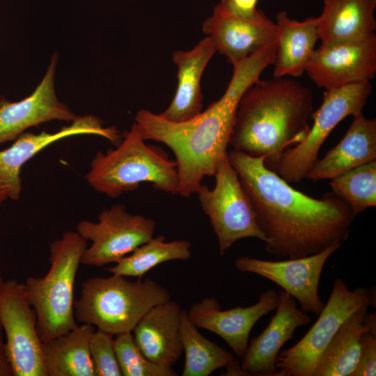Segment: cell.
<instances>
[{
    "label": "cell",
    "mask_w": 376,
    "mask_h": 376,
    "mask_svg": "<svg viewBox=\"0 0 376 376\" xmlns=\"http://www.w3.org/2000/svg\"><path fill=\"white\" fill-rule=\"evenodd\" d=\"M82 134L102 136L115 146L123 135L115 126L104 127V122L93 115L78 116L68 126L55 132L23 133L8 148L0 151V182L8 189V198L17 201L22 190V167L42 150L63 139Z\"/></svg>",
    "instance_id": "cell-14"
},
{
    "label": "cell",
    "mask_w": 376,
    "mask_h": 376,
    "mask_svg": "<svg viewBox=\"0 0 376 376\" xmlns=\"http://www.w3.org/2000/svg\"><path fill=\"white\" fill-rule=\"evenodd\" d=\"M58 56L52 54L45 73L33 91L17 102L0 95V145L24 131L52 120L71 123L78 116L57 97L55 76Z\"/></svg>",
    "instance_id": "cell-15"
},
{
    "label": "cell",
    "mask_w": 376,
    "mask_h": 376,
    "mask_svg": "<svg viewBox=\"0 0 376 376\" xmlns=\"http://www.w3.org/2000/svg\"><path fill=\"white\" fill-rule=\"evenodd\" d=\"M3 335L4 332L0 321V376H13Z\"/></svg>",
    "instance_id": "cell-33"
},
{
    "label": "cell",
    "mask_w": 376,
    "mask_h": 376,
    "mask_svg": "<svg viewBox=\"0 0 376 376\" xmlns=\"http://www.w3.org/2000/svg\"><path fill=\"white\" fill-rule=\"evenodd\" d=\"M180 333L185 359L182 376H208L216 370L229 369L236 361L228 351L201 334L181 310Z\"/></svg>",
    "instance_id": "cell-26"
},
{
    "label": "cell",
    "mask_w": 376,
    "mask_h": 376,
    "mask_svg": "<svg viewBox=\"0 0 376 376\" xmlns=\"http://www.w3.org/2000/svg\"><path fill=\"white\" fill-rule=\"evenodd\" d=\"M372 92L370 81L324 91L322 104L311 114L313 124L308 133L301 142L282 154L274 171L288 183H297L306 178L331 132L347 116L363 114Z\"/></svg>",
    "instance_id": "cell-8"
},
{
    "label": "cell",
    "mask_w": 376,
    "mask_h": 376,
    "mask_svg": "<svg viewBox=\"0 0 376 376\" xmlns=\"http://www.w3.org/2000/svg\"><path fill=\"white\" fill-rule=\"evenodd\" d=\"M113 345L122 375H178L172 367L159 365L148 359L136 344L132 332L116 335Z\"/></svg>",
    "instance_id": "cell-29"
},
{
    "label": "cell",
    "mask_w": 376,
    "mask_h": 376,
    "mask_svg": "<svg viewBox=\"0 0 376 376\" xmlns=\"http://www.w3.org/2000/svg\"><path fill=\"white\" fill-rule=\"evenodd\" d=\"M342 244H334L313 255L284 260L240 256L234 265L240 272L256 274L272 281L298 301L303 312L318 315L324 306L318 293L324 265Z\"/></svg>",
    "instance_id": "cell-12"
},
{
    "label": "cell",
    "mask_w": 376,
    "mask_h": 376,
    "mask_svg": "<svg viewBox=\"0 0 376 376\" xmlns=\"http://www.w3.org/2000/svg\"><path fill=\"white\" fill-rule=\"evenodd\" d=\"M216 52L209 36L189 51H175L172 60L178 66V84L173 99L161 113L173 123L189 120L202 111L201 81L203 73Z\"/></svg>",
    "instance_id": "cell-21"
},
{
    "label": "cell",
    "mask_w": 376,
    "mask_h": 376,
    "mask_svg": "<svg viewBox=\"0 0 376 376\" xmlns=\"http://www.w3.org/2000/svg\"><path fill=\"white\" fill-rule=\"evenodd\" d=\"M329 184L332 192L345 201L357 216L376 205V161L359 166Z\"/></svg>",
    "instance_id": "cell-28"
},
{
    "label": "cell",
    "mask_w": 376,
    "mask_h": 376,
    "mask_svg": "<svg viewBox=\"0 0 376 376\" xmlns=\"http://www.w3.org/2000/svg\"><path fill=\"white\" fill-rule=\"evenodd\" d=\"M87 247L77 231H66L49 246L50 267L43 277L29 276L24 285L34 309L42 343L76 328L74 285L77 272Z\"/></svg>",
    "instance_id": "cell-6"
},
{
    "label": "cell",
    "mask_w": 376,
    "mask_h": 376,
    "mask_svg": "<svg viewBox=\"0 0 376 376\" xmlns=\"http://www.w3.org/2000/svg\"><path fill=\"white\" fill-rule=\"evenodd\" d=\"M214 177L212 189L201 184L196 194L217 237L220 254L223 256L235 242L244 238L255 237L267 242L228 153Z\"/></svg>",
    "instance_id": "cell-9"
},
{
    "label": "cell",
    "mask_w": 376,
    "mask_h": 376,
    "mask_svg": "<svg viewBox=\"0 0 376 376\" xmlns=\"http://www.w3.org/2000/svg\"><path fill=\"white\" fill-rule=\"evenodd\" d=\"M368 309L356 311L341 324L320 356L313 376L351 375L359 361L363 333L376 330V313H368Z\"/></svg>",
    "instance_id": "cell-24"
},
{
    "label": "cell",
    "mask_w": 376,
    "mask_h": 376,
    "mask_svg": "<svg viewBox=\"0 0 376 376\" xmlns=\"http://www.w3.org/2000/svg\"><path fill=\"white\" fill-rule=\"evenodd\" d=\"M144 141L134 123L115 148L96 153L85 177L88 184L111 198L134 191L144 182L157 190L178 194L175 162L161 148Z\"/></svg>",
    "instance_id": "cell-4"
},
{
    "label": "cell",
    "mask_w": 376,
    "mask_h": 376,
    "mask_svg": "<svg viewBox=\"0 0 376 376\" xmlns=\"http://www.w3.org/2000/svg\"><path fill=\"white\" fill-rule=\"evenodd\" d=\"M274 50V41L233 65V75L223 95L189 120L170 122L147 109L136 113L134 123L143 139L164 143L173 151L180 196L196 194L205 177L214 176L228 153L240 99L272 64Z\"/></svg>",
    "instance_id": "cell-2"
},
{
    "label": "cell",
    "mask_w": 376,
    "mask_h": 376,
    "mask_svg": "<svg viewBox=\"0 0 376 376\" xmlns=\"http://www.w3.org/2000/svg\"><path fill=\"white\" fill-rule=\"evenodd\" d=\"M228 157L267 237L268 253L298 258L348 239L356 215L345 201L333 192L318 199L296 190L266 166L264 157L237 150Z\"/></svg>",
    "instance_id": "cell-1"
},
{
    "label": "cell",
    "mask_w": 376,
    "mask_h": 376,
    "mask_svg": "<svg viewBox=\"0 0 376 376\" xmlns=\"http://www.w3.org/2000/svg\"><path fill=\"white\" fill-rule=\"evenodd\" d=\"M180 314L179 304L168 300L151 308L132 331L138 347L152 362L173 367L181 357Z\"/></svg>",
    "instance_id": "cell-19"
},
{
    "label": "cell",
    "mask_w": 376,
    "mask_h": 376,
    "mask_svg": "<svg viewBox=\"0 0 376 376\" xmlns=\"http://www.w3.org/2000/svg\"><path fill=\"white\" fill-rule=\"evenodd\" d=\"M156 222L116 204L100 212L97 221L81 220L76 231L91 244L86 247L81 264L101 267L116 263L154 236Z\"/></svg>",
    "instance_id": "cell-10"
},
{
    "label": "cell",
    "mask_w": 376,
    "mask_h": 376,
    "mask_svg": "<svg viewBox=\"0 0 376 376\" xmlns=\"http://www.w3.org/2000/svg\"><path fill=\"white\" fill-rule=\"evenodd\" d=\"M3 283H4V281H3L2 277H1V274H0V290H1V287H2V285H3Z\"/></svg>",
    "instance_id": "cell-35"
},
{
    "label": "cell",
    "mask_w": 376,
    "mask_h": 376,
    "mask_svg": "<svg viewBox=\"0 0 376 376\" xmlns=\"http://www.w3.org/2000/svg\"><path fill=\"white\" fill-rule=\"evenodd\" d=\"M376 375V330H368L361 337V351L357 365L350 376Z\"/></svg>",
    "instance_id": "cell-31"
},
{
    "label": "cell",
    "mask_w": 376,
    "mask_h": 376,
    "mask_svg": "<svg viewBox=\"0 0 376 376\" xmlns=\"http://www.w3.org/2000/svg\"><path fill=\"white\" fill-rule=\"evenodd\" d=\"M191 256V243L189 241L166 242L165 237L159 235L141 244L107 269L112 274L141 279L159 264L173 260H186Z\"/></svg>",
    "instance_id": "cell-27"
},
{
    "label": "cell",
    "mask_w": 376,
    "mask_h": 376,
    "mask_svg": "<svg viewBox=\"0 0 376 376\" xmlns=\"http://www.w3.org/2000/svg\"><path fill=\"white\" fill-rule=\"evenodd\" d=\"M203 30L216 52L232 65L274 42L276 37V24L264 12L257 19L247 20L228 13L219 3L205 20Z\"/></svg>",
    "instance_id": "cell-18"
},
{
    "label": "cell",
    "mask_w": 376,
    "mask_h": 376,
    "mask_svg": "<svg viewBox=\"0 0 376 376\" xmlns=\"http://www.w3.org/2000/svg\"><path fill=\"white\" fill-rule=\"evenodd\" d=\"M375 289H348L340 278L319 318L308 331L291 347L280 351L276 361V376H313L320 356L345 319L356 311L375 306Z\"/></svg>",
    "instance_id": "cell-7"
},
{
    "label": "cell",
    "mask_w": 376,
    "mask_h": 376,
    "mask_svg": "<svg viewBox=\"0 0 376 376\" xmlns=\"http://www.w3.org/2000/svg\"><path fill=\"white\" fill-rule=\"evenodd\" d=\"M278 300V292L269 289L261 293L258 302L251 306L221 310L218 301L209 297L192 305L187 313L195 326L219 336L242 359L253 326L263 316L276 310Z\"/></svg>",
    "instance_id": "cell-16"
},
{
    "label": "cell",
    "mask_w": 376,
    "mask_h": 376,
    "mask_svg": "<svg viewBox=\"0 0 376 376\" xmlns=\"http://www.w3.org/2000/svg\"><path fill=\"white\" fill-rule=\"evenodd\" d=\"M311 90L295 79L274 77L251 84L237 104L229 144L274 171L282 154L301 142L313 112Z\"/></svg>",
    "instance_id": "cell-3"
},
{
    "label": "cell",
    "mask_w": 376,
    "mask_h": 376,
    "mask_svg": "<svg viewBox=\"0 0 376 376\" xmlns=\"http://www.w3.org/2000/svg\"><path fill=\"white\" fill-rule=\"evenodd\" d=\"M170 299L168 290L148 278L131 281L116 274L96 276L82 283L74 313L82 324L116 336L132 332L151 308Z\"/></svg>",
    "instance_id": "cell-5"
},
{
    "label": "cell",
    "mask_w": 376,
    "mask_h": 376,
    "mask_svg": "<svg viewBox=\"0 0 376 376\" xmlns=\"http://www.w3.org/2000/svg\"><path fill=\"white\" fill-rule=\"evenodd\" d=\"M258 0H221L219 3L228 13L247 20L257 19L263 13L257 9Z\"/></svg>",
    "instance_id": "cell-32"
},
{
    "label": "cell",
    "mask_w": 376,
    "mask_h": 376,
    "mask_svg": "<svg viewBox=\"0 0 376 376\" xmlns=\"http://www.w3.org/2000/svg\"><path fill=\"white\" fill-rule=\"evenodd\" d=\"M276 313L257 337L249 342L241 368L246 375L276 376L277 356L281 347L293 338L295 330L311 322V317L298 309L295 299L280 290Z\"/></svg>",
    "instance_id": "cell-17"
},
{
    "label": "cell",
    "mask_w": 376,
    "mask_h": 376,
    "mask_svg": "<svg viewBox=\"0 0 376 376\" xmlns=\"http://www.w3.org/2000/svg\"><path fill=\"white\" fill-rule=\"evenodd\" d=\"M0 321L13 376H47L36 315L23 283L15 279L0 290Z\"/></svg>",
    "instance_id": "cell-11"
},
{
    "label": "cell",
    "mask_w": 376,
    "mask_h": 376,
    "mask_svg": "<svg viewBox=\"0 0 376 376\" xmlns=\"http://www.w3.org/2000/svg\"><path fill=\"white\" fill-rule=\"evenodd\" d=\"M353 120L338 143L314 162L306 178L332 180L366 163L376 161V120L363 114Z\"/></svg>",
    "instance_id": "cell-20"
},
{
    "label": "cell",
    "mask_w": 376,
    "mask_h": 376,
    "mask_svg": "<svg viewBox=\"0 0 376 376\" xmlns=\"http://www.w3.org/2000/svg\"><path fill=\"white\" fill-rule=\"evenodd\" d=\"M113 337V335L98 329L91 336L89 350L96 376L122 375Z\"/></svg>",
    "instance_id": "cell-30"
},
{
    "label": "cell",
    "mask_w": 376,
    "mask_h": 376,
    "mask_svg": "<svg viewBox=\"0 0 376 376\" xmlns=\"http://www.w3.org/2000/svg\"><path fill=\"white\" fill-rule=\"evenodd\" d=\"M305 72L324 91L370 81L376 72V35L357 40L320 45L313 51Z\"/></svg>",
    "instance_id": "cell-13"
},
{
    "label": "cell",
    "mask_w": 376,
    "mask_h": 376,
    "mask_svg": "<svg viewBox=\"0 0 376 376\" xmlns=\"http://www.w3.org/2000/svg\"><path fill=\"white\" fill-rule=\"evenodd\" d=\"M274 77H301L319 40L317 17L303 21L290 18L285 10L276 17Z\"/></svg>",
    "instance_id": "cell-22"
},
{
    "label": "cell",
    "mask_w": 376,
    "mask_h": 376,
    "mask_svg": "<svg viewBox=\"0 0 376 376\" xmlns=\"http://www.w3.org/2000/svg\"><path fill=\"white\" fill-rule=\"evenodd\" d=\"M376 0H323L318 19L320 45L364 39L375 33Z\"/></svg>",
    "instance_id": "cell-23"
},
{
    "label": "cell",
    "mask_w": 376,
    "mask_h": 376,
    "mask_svg": "<svg viewBox=\"0 0 376 376\" xmlns=\"http://www.w3.org/2000/svg\"><path fill=\"white\" fill-rule=\"evenodd\" d=\"M95 328L82 324L65 334L42 342L47 376H96L89 350Z\"/></svg>",
    "instance_id": "cell-25"
},
{
    "label": "cell",
    "mask_w": 376,
    "mask_h": 376,
    "mask_svg": "<svg viewBox=\"0 0 376 376\" xmlns=\"http://www.w3.org/2000/svg\"><path fill=\"white\" fill-rule=\"evenodd\" d=\"M7 198H8V187L0 182V206Z\"/></svg>",
    "instance_id": "cell-34"
}]
</instances>
